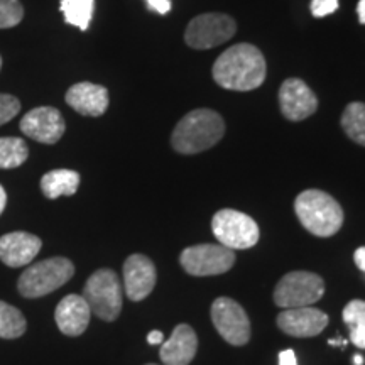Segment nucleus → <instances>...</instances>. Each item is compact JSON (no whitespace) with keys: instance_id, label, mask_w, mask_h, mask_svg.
Returning a JSON list of instances; mask_svg holds the SVG:
<instances>
[{"instance_id":"nucleus-1","label":"nucleus","mask_w":365,"mask_h":365,"mask_svg":"<svg viewBox=\"0 0 365 365\" xmlns=\"http://www.w3.org/2000/svg\"><path fill=\"white\" fill-rule=\"evenodd\" d=\"M212 73L222 88L250 91L266 80V59L255 46L240 43L218 56Z\"/></svg>"},{"instance_id":"nucleus-2","label":"nucleus","mask_w":365,"mask_h":365,"mask_svg":"<svg viewBox=\"0 0 365 365\" xmlns=\"http://www.w3.org/2000/svg\"><path fill=\"white\" fill-rule=\"evenodd\" d=\"M225 134L223 118L210 108H196L178 122L171 144L180 154H198L213 148Z\"/></svg>"},{"instance_id":"nucleus-3","label":"nucleus","mask_w":365,"mask_h":365,"mask_svg":"<svg viewBox=\"0 0 365 365\" xmlns=\"http://www.w3.org/2000/svg\"><path fill=\"white\" fill-rule=\"evenodd\" d=\"M294 212L309 234L331 237L344 225V210L333 196L319 190H307L298 195Z\"/></svg>"},{"instance_id":"nucleus-4","label":"nucleus","mask_w":365,"mask_h":365,"mask_svg":"<svg viewBox=\"0 0 365 365\" xmlns=\"http://www.w3.org/2000/svg\"><path fill=\"white\" fill-rule=\"evenodd\" d=\"M75 274V266L66 257H51L33 264L21 274L17 289L24 298H43L65 286Z\"/></svg>"},{"instance_id":"nucleus-5","label":"nucleus","mask_w":365,"mask_h":365,"mask_svg":"<svg viewBox=\"0 0 365 365\" xmlns=\"http://www.w3.org/2000/svg\"><path fill=\"white\" fill-rule=\"evenodd\" d=\"M83 298L91 309L103 322H113L122 312V284L112 269H98L86 281Z\"/></svg>"},{"instance_id":"nucleus-6","label":"nucleus","mask_w":365,"mask_h":365,"mask_svg":"<svg viewBox=\"0 0 365 365\" xmlns=\"http://www.w3.org/2000/svg\"><path fill=\"white\" fill-rule=\"evenodd\" d=\"M325 294V281L314 272L293 271L286 274L274 289V303L279 308L312 307Z\"/></svg>"},{"instance_id":"nucleus-7","label":"nucleus","mask_w":365,"mask_h":365,"mask_svg":"<svg viewBox=\"0 0 365 365\" xmlns=\"http://www.w3.org/2000/svg\"><path fill=\"white\" fill-rule=\"evenodd\" d=\"M212 230L220 245L232 250L254 247L261 235L254 218L230 208L215 213L212 220Z\"/></svg>"},{"instance_id":"nucleus-8","label":"nucleus","mask_w":365,"mask_h":365,"mask_svg":"<svg viewBox=\"0 0 365 365\" xmlns=\"http://www.w3.org/2000/svg\"><path fill=\"white\" fill-rule=\"evenodd\" d=\"M180 264L191 276H218L234 267L235 252L220 244H200L182 250Z\"/></svg>"},{"instance_id":"nucleus-9","label":"nucleus","mask_w":365,"mask_h":365,"mask_svg":"<svg viewBox=\"0 0 365 365\" xmlns=\"http://www.w3.org/2000/svg\"><path fill=\"white\" fill-rule=\"evenodd\" d=\"M235 31V21L227 14H202L186 27L185 41L193 49H212L227 43Z\"/></svg>"},{"instance_id":"nucleus-10","label":"nucleus","mask_w":365,"mask_h":365,"mask_svg":"<svg viewBox=\"0 0 365 365\" xmlns=\"http://www.w3.org/2000/svg\"><path fill=\"white\" fill-rule=\"evenodd\" d=\"M212 322L230 345H245L250 339V322L245 309L232 298H217L212 304Z\"/></svg>"},{"instance_id":"nucleus-11","label":"nucleus","mask_w":365,"mask_h":365,"mask_svg":"<svg viewBox=\"0 0 365 365\" xmlns=\"http://www.w3.org/2000/svg\"><path fill=\"white\" fill-rule=\"evenodd\" d=\"M21 130L41 144H56L66 130L65 118L54 107H38L27 112L21 120Z\"/></svg>"},{"instance_id":"nucleus-12","label":"nucleus","mask_w":365,"mask_h":365,"mask_svg":"<svg viewBox=\"0 0 365 365\" xmlns=\"http://www.w3.org/2000/svg\"><path fill=\"white\" fill-rule=\"evenodd\" d=\"M281 112L287 120L299 122L313 115L318 108L317 95L299 78H289L279 90Z\"/></svg>"},{"instance_id":"nucleus-13","label":"nucleus","mask_w":365,"mask_h":365,"mask_svg":"<svg viewBox=\"0 0 365 365\" xmlns=\"http://www.w3.org/2000/svg\"><path fill=\"white\" fill-rule=\"evenodd\" d=\"M277 327L289 336L309 339L319 335L328 327V314L312 307L291 308L279 313Z\"/></svg>"},{"instance_id":"nucleus-14","label":"nucleus","mask_w":365,"mask_h":365,"mask_svg":"<svg viewBox=\"0 0 365 365\" xmlns=\"http://www.w3.org/2000/svg\"><path fill=\"white\" fill-rule=\"evenodd\" d=\"M156 266L143 254H132L124 262V286L127 298L143 301L156 286Z\"/></svg>"},{"instance_id":"nucleus-15","label":"nucleus","mask_w":365,"mask_h":365,"mask_svg":"<svg viewBox=\"0 0 365 365\" xmlns=\"http://www.w3.org/2000/svg\"><path fill=\"white\" fill-rule=\"evenodd\" d=\"M43 242L27 232H12L0 237V261L9 267H22L34 261Z\"/></svg>"},{"instance_id":"nucleus-16","label":"nucleus","mask_w":365,"mask_h":365,"mask_svg":"<svg viewBox=\"0 0 365 365\" xmlns=\"http://www.w3.org/2000/svg\"><path fill=\"white\" fill-rule=\"evenodd\" d=\"M66 103L86 117H100L108 108V90L102 85L81 81L66 91Z\"/></svg>"},{"instance_id":"nucleus-17","label":"nucleus","mask_w":365,"mask_h":365,"mask_svg":"<svg viewBox=\"0 0 365 365\" xmlns=\"http://www.w3.org/2000/svg\"><path fill=\"white\" fill-rule=\"evenodd\" d=\"M91 309L83 296L68 294L59 301L54 312L56 325L68 336H80L88 328Z\"/></svg>"},{"instance_id":"nucleus-18","label":"nucleus","mask_w":365,"mask_h":365,"mask_svg":"<svg viewBox=\"0 0 365 365\" xmlns=\"http://www.w3.org/2000/svg\"><path fill=\"white\" fill-rule=\"evenodd\" d=\"M196 350H198V339L195 330L186 323H181L173 330L170 339L163 341L159 357L164 365H190L195 359Z\"/></svg>"},{"instance_id":"nucleus-19","label":"nucleus","mask_w":365,"mask_h":365,"mask_svg":"<svg viewBox=\"0 0 365 365\" xmlns=\"http://www.w3.org/2000/svg\"><path fill=\"white\" fill-rule=\"evenodd\" d=\"M80 186V175L71 170H54L41 178V191L46 198L56 200L59 196H71Z\"/></svg>"},{"instance_id":"nucleus-20","label":"nucleus","mask_w":365,"mask_h":365,"mask_svg":"<svg viewBox=\"0 0 365 365\" xmlns=\"http://www.w3.org/2000/svg\"><path fill=\"white\" fill-rule=\"evenodd\" d=\"M29 158V148L21 137H0V170H14Z\"/></svg>"},{"instance_id":"nucleus-21","label":"nucleus","mask_w":365,"mask_h":365,"mask_svg":"<svg viewBox=\"0 0 365 365\" xmlns=\"http://www.w3.org/2000/svg\"><path fill=\"white\" fill-rule=\"evenodd\" d=\"M344 322L350 330V340L359 349H365V301L354 299L344 308Z\"/></svg>"},{"instance_id":"nucleus-22","label":"nucleus","mask_w":365,"mask_h":365,"mask_svg":"<svg viewBox=\"0 0 365 365\" xmlns=\"http://www.w3.org/2000/svg\"><path fill=\"white\" fill-rule=\"evenodd\" d=\"M59 9H61L68 24L86 31L91 22V17H93L95 0H61Z\"/></svg>"},{"instance_id":"nucleus-23","label":"nucleus","mask_w":365,"mask_h":365,"mask_svg":"<svg viewBox=\"0 0 365 365\" xmlns=\"http://www.w3.org/2000/svg\"><path fill=\"white\" fill-rule=\"evenodd\" d=\"M341 127L354 143L365 148V103L354 102L346 105L341 115Z\"/></svg>"},{"instance_id":"nucleus-24","label":"nucleus","mask_w":365,"mask_h":365,"mask_svg":"<svg viewBox=\"0 0 365 365\" xmlns=\"http://www.w3.org/2000/svg\"><path fill=\"white\" fill-rule=\"evenodd\" d=\"M26 318L19 309L0 301V339H19L26 331Z\"/></svg>"},{"instance_id":"nucleus-25","label":"nucleus","mask_w":365,"mask_h":365,"mask_svg":"<svg viewBox=\"0 0 365 365\" xmlns=\"http://www.w3.org/2000/svg\"><path fill=\"white\" fill-rule=\"evenodd\" d=\"M24 19V7L19 0H0V29L17 26Z\"/></svg>"},{"instance_id":"nucleus-26","label":"nucleus","mask_w":365,"mask_h":365,"mask_svg":"<svg viewBox=\"0 0 365 365\" xmlns=\"http://www.w3.org/2000/svg\"><path fill=\"white\" fill-rule=\"evenodd\" d=\"M21 110V102L7 93H0V125L12 120Z\"/></svg>"},{"instance_id":"nucleus-27","label":"nucleus","mask_w":365,"mask_h":365,"mask_svg":"<svg viewBox=\"0 0 365 365\" xmlns=\"http://www.w3.org/2000/svg\"><path fill=\"white\" fill-rule=\"evenodd\" d=\"M339 9V0H312V14L314 17L330 16Z\"/></svg>"},{"instance_id":"nucleus-28","label":"nucleus","mask_w":365,"mask_h":365,"mask_svg":"<svg viewBox=\"0 0 365 365\" xmlns=\"http://www.w3.org/2000/svg\"><path fill=\"white\" fill-rule=\"evenodd\" d=\"M145 2H148V7L150 9V11L161 14V16H164V14H168L171 11L170 0H145Z\"/></svg>"},{"instance_id":"nucleus-29","label":"nucleus","mask_w":365,"mask_h":365,"mask_svg":"<svg viewBox=\"0 0 365 365\" xmlns=\"http://www.w3.org/2000/svg\"><path fill=\"white\" fill-rule=\"evenodd\" d=\"M279 365H298V360H296V354L293 350L287 349L279 352Z\"/></svg>"},{"instance_id":"nucleus-30","label":"nucleus","mask_w":365,"mask_h":365,"mask_svg":"<svg viewBox=\"0 0 365 365\" xmlns=\"http://www.w3.org/2000/svg\"><path fill=\"white\" fill-rule=\"evenodd\" d=\"M354 261H355V264H357V267L360 269V271L365 272V247H360L355 250Z\"/></svg>"},{"instance_id":"nucleus-31","label":"nucleus","mask_w":365,"mask_h":365,"mask_svg":"<svg viewBox=\"0 0 365 365\" xmlns=\"http://www.w3.org/2000/svg\"><path fill=\"white\" fill-rule=\"evenodd\" d=\"M163 341H164L163 331L154 330V331H150L149 335H148V344L149 345H159V344H163Z\"/></svg>"},{"instance_id":"nucleus-32","label":"nucleus","mask_w":365,"mask_h":365,"mask_svg":"<svg viewBox=\"0 0 365 365\" xmlns=\"http://www.w3.org/2000/svg\"><path fill=\"white\" fill-rule=\"evenodd\" d=\"M357 14H359V21L360 24L365 26V0H360L357 6Z\"/></svg>"},{"instance_id":"nucleus-33","label":"nucleus","mask_w":365,"mask_h":365,"mask_svg":"<svg viewBox=\"0 0 365 365\" xmlns=\"http://www.w3.org/2000/svg\"><path fill=\"white\" fill-rule=\"evenodd\" d=\"M6 203H7V193L6 190L2 188V185H0V215H2L4 208H6Z\"/></svg>"},{"instance_id":"nucleus-34","label":"nucleus","mask_w":365,"mask_h":365,"mask_svg":"<svg viewBox=\"0 0 365 365\" xmlns=\"http://www.w3.org/2000/svg\"><path fill=\"white\" fill-rule=\"evenodd\" d=\"M354 364H355V365H362V364H364V359L360 357V355H355V357H354Z\"/></svg>"},{"instance_id":"nucleus-35","label":"nucleus","mask_w":365,"mask_h":365,"mask_svg":"<svg viewBox=\"0 0 365 365\" xmlns=\"http://www.w3.org/2000/svg\"><path fill=\"white\" fill-rule=\"evenodd\" d=\"M0 70H2V58H0Z\"/></svg>"},{"instance_id":"nucleus-36","label":"nucleus","mask_w":365,"mask_h":365,"mask_svg":"<svg viewBox=\"0 0 365 365\" xmlns=\"http://www.w3.org/2000/svg\"><path fill=\"white\" fill-rule=\"evenodd\" d=\"M148 365H156V364H148Z\"/></svg>"}]
</instances>
